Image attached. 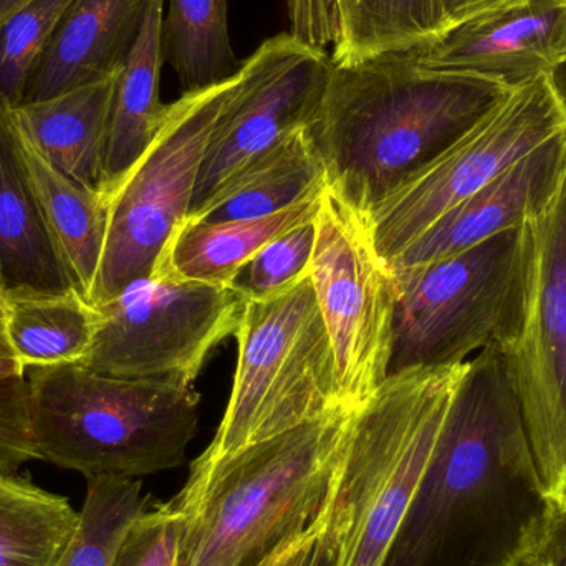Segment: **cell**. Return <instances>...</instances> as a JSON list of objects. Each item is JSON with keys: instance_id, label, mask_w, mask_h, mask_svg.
<instances>
[{"instance_id": "obj_11", "label": "cell", "mask_w": 566, "mask_h": 566, "mask_svg": "<svg viewBox=\"0 0 566 566\" xmlns=\"http://www.w3.org/2000/svg\"><path fill=\"white\" fill-rule=\"evenodd\" d=\"M245 300L239 285L138 279L96 306L98 332L80 365L192 386L218 346L238 332Z\"/></svg>"}, {"instance_id": "obj_15", "label": "cell", "mask_w": 566, "mask_h": 566, "mask_svg": "<svg viewBox=\"0 0 566 566\" xmlns=\"http://www.w3.org/2000/svg\"><path fill=\"white\" fill-rule=\"evenodd\" d=\"M565 165L566 132H562L446 212L389 262V271L424 268L461 254L502 232L522 228L551 201Z\"/></svg>"}, {"instance_id": "obj_4", "label": "cell", "mask_w": 566, "mask_h": 566, "mask_svg": "<svg viewBox=\"0 0 566 566\" xmlns=\"http://www.w3.org/2000/svg\"><path fill=\"white\" fill-rule=\"evenodd\" d=\"M465 366L389 375L353 409L318 522L338 566H385Z\"/></svg>"}, {"instance_id": "obj_21", "label": "cell", "mask_w": 566, "mask_h": 566, "mask_svg": "<svg viewBox=\"0 0 566 566\" xmlns=\"http://www.w3.org/2000/svg\"><path fill=\"white\" fill-rule=\"evenodd\" d=\"M163 19L165 0H151L138 40L119 73L103 158L105 185L99 192L112 188L142 158L168 115L169 105L159 96L166 62Z\"/></svg>"}, {"instance_id": "obj_10", "label": "cell", "mask_w": 566, "mask_h": 566, "mask_svg": "<svg viewBox=\"0 0 566 566\" xmlns=\"http://www.w3.org/2000/svg\"><path fill=\"white\" fill-rule=\"evenodd\" d=\"M310 279L332 339L339 396L359 408L389 378L398 292L366 214L326 186Z\"/></svg>"}, {"instance_id": "obj_24", "label": "cell", "mask_w": 566, "mask_h": 566, "mask_svg": "<svg viewBox=\"0 0 566 566\" xmlns=\"http://www.w3.org/2000/svg\"><path fill=\"white\" fill-rule=\"evenodd\" d=\"M336 65L409 52L449 29L448 0H339Z\"/></svg>"}, {"instance_id": "obj_2", "label": "cell", "mask_w": 566, "mask_h": 566, "mask_svg": "<svg viewBox=\"0 0 566 566\" xmlns=\"http://www.w3.org/2000/svg\"><path fill=\"white\" fill-rule=\"evenodd\" d=\"M352 411L342 409L216 461L196 459L176 495L179 566H255L318 525Z\"/></svg>"}, {"instance_id": "obj_17", "label": "cell", "mask_w": 566, "mask_h": 566, "mask_svg": "<svg viewBox=\"0 0 566 566\" xmlns=\"http://www.w3.org/2000/svg\"><path fill=\"white\" fill-rule=\"evenodd\" d=\"M323 191L265 218L228 222L186 218L166 242L149 275L172 282L238 285L249 262L269 242L315 221Z\"/></svg>"}, {"instance_id": "obj_35", "label": "cell", "mask_w": 566, "mask_h": 566, "mask_svg": "<svg viewBox=\"0 0 566 566\" xmlns=\"http://www.w3.org/2000/svg\"><path fill=\"white\" fill-rule=\"evenodd\" d=\"M507 2H512V0H448L449 29L478 15V13L504 6Z\"/></svg>"}, {"instance_id": "obj_27", "label": "cell", "mask_w": 566, "mask_h": 566, "mask_svg": "<svg viewBox=\"0 0 566 566\" xmlns=\"http://www.w3.org/2000/svg\"><path fill=\"white\" fill-rule=\"evenodd\" d=\"M138 479H86V497L72 541L56 566H112L126 531L149 509Z\"/></svg>"}, {"instance_id": "obj_9", "label": "cell", "mask_w": 566, "mask_h": 566, "mask_svg": "<svg viewBox=\"0 0 566 566\" xmlns=\"http://www.w3.org/2000/svg\"><path fill=\"white\" fill-rule=\"evenodd\" d=\"M562 132L566 106L551 75L514 90L471 132L366 212L382 261H395L446 212Z\"/></svg>"}, {"instance_id": "obj_22", "label": "cell", "mask_w": 566, "mask_h": 566, "mask_svg": "<svg viewBox=\"0 0 566 566\" xmlns=\"http://www.w3.org/2000/svg\"><path fill=\"white\" fill-rule=\"evenodd\" d=\"M15 123L20 151L46 231L70 282L90 300L105 248V199L102 192L83 188L53 168Z\"/></svg>"}, {"instance_id": "obj_16", "label": "cell", "mask_w": 566, "mask_h": 566, "mask_svg": "<svg viewBox=\"0 0 566 566\" xmlns=\"http://www.w3.org/2000/svg\"><path fill=\"white\" fill-rule=\"evenodd\" d=\"M151 0H75L36 65L25 103L122 72Z\"/></svg>"}, {"instance_id": "obj_32", "label": "cell", "mask_w": 566, "mask_h": 566, "mask_svg": "<svg viewBox=\"0 0 566 566\" xmlns=\"http://www.w3.org/2000/svg\"><path fill=\"white\" fill-rule=\"evenodd\" d=\"M494 566H566V507L544 504Z\"/></svg>"}, {"instance_id": "obj_14", "label": "cell", "mask_w": 566, "mask_h": 566, "mask_svg": "<svg viewBox=\"0 0 566 566\" xmlns=\"http://www.w3.org/2000/svg\"><path fill=\"white\" fill-rule=\"evenodd\" d=\"M409 52L421 69L517 90L565 62L566 0H512Z\"/></svg>"}, {"instance_id": "obj_29", "label": "cell", "mask_w": 566, "mask_h": 566, "mask_svg": "<svg viewBox=\"0 0 566 566\" xmlns=\"http://www.w3.org/2000/svg\"><path fill=\"white\" fill-rule=\"evenodd\" d=\"M36 458L30 431L29 378L7 335L6 293L0 286V474H15Z\"/></svg>"}, {"instance_id": "obj_3", "label": "cell", "mask_w": 566, "mask_h": 566, "mask_svg": "<svg viewBox=\"0 0 566 566\" xmlns=\"http://www.w3.org/2000/svg\"><path fill=\"white\" fill-rule=\"evenodd\" d=\"M512 495L542 499L524 416L497 346L455 386L434 452L385 566H438L472 525Z\"/></svg>"}, {"instance_id": "obj_38", "label": "cell", "mask_w": 566, "mask_h": 566, "mask_svg": "<svg viewBox=\"0 0 566 566\" xmlns=\"http://www.w3.org/2000/svg\"><path fill=\"white\" fill-rule=\"evenodd\" d=\"M29 2L30 0H0V25Z\"/></svg>"}, {"instance_id": "obj_13", "label": "cell", "mask_w": 566, "mask_h": 566, "mask_svg": "<svg viewBox=\"0 0 566 566\" xmlns=\"http://www.w3.org/2000/svg\"><path fill=\"white\" fill-rule=\"evenodd\" d=\"M332 66L326 50L290 32L265 40L242 62L212 128L189 214L255 156L312 125Z\"/></svg>"}, {"instance_id": "obj_20", "label": "cell", "mask_w": 566, "mask_h": 566, "mask_svg": "<svg viewBox=\"0 0 566 566\" xmlns=\"http://www.w3.org/2000/svg\"><path fill=\"white\" fill-rule=\"evenodd\" d=\"M325 188V166L308 128H298L242 166L188 218L206 222L265 218Z\"/></svg>"}, {"instance_id": "obj_31", "label": "cell", "mask_w": 566, "mask_h": 566, "mask_svg": "<svg viewBox=\"0 0 566 566\" xmlns=\"http://www.w3.org/2000/svg\"><path fill=\"white\" fill-rule=\"evenodd\" d=\"M315 239V221L285 232L258 252L244 269L248 279L238 285L249 296H269L300 281L308 274Z\"/></svg>"}, {"instance_id": "obj_36", "label": "cell", "mask_w": 566, "mask_h": 566, "mask_svg": "<svg viewBox=\"0 0 566 566\" xmlns=\"http://www.w3.org/2000/svg\"><path fill=\"white\" fill-rule=\"evenodd\" d=\"M305 537L306 535H303V537L296 538V541L283 545V547L277 548V551H275L274 554L269 555V557L265 558L264 562H261V564L255 566H282L283 562H285L286 558H289L290 555L293 554V551H295V548L298 547L300 542H302L303 538Z\"/></svg>"}, {"instance_id": "obj_23", "label": "cell", "mask_w": 566, "mask_h": 566, "mask_svg": "<svg viewBox=\"0 0 566 566\" xmlns=\"http://www.w3.org/2000/svg\"><path fill=\"white\" fill-rule=\"evenodd\" d=\"M7 335L23 368L75 365L88 356L99 312L75 286L3 290Z\"/></svg>"}, {"instance_id": "obj_7", "label": "cell", "mask_w": 566, "mask_h": 566, "mask_svg": "<svg viewBox=\"0 0 566 566\" xmlns=\"http://www.w3.org/2000/svg\"><path fill=\"white\" fill-rule=\"evenodd\" d=\"M527 222L475 248L392 272L398 292L389 375L461 365L475 349L502 352L524 322Z\"/></svg>"}, {"instance_id": "obj_12", "label": "cell", "mask_w": 566, "mask_h": 566, "mask_svg": "<svg viewBox=\"0 0 566 566\" xmlns=\"http://www.w3.org/2000/svg\"><path fill=\"white\" fill-rule=\"evenodd\" d=\"M524 322L505 349L541 481L542 501L566 507V165L551 201L527 221Z\"/></svg>"}, {"instance_id": "obj_37", "label": "cell", "mask_w": 566, "mask_h": 566, "mask_svg": "<svg viewBox=\"0 0 566 566\" xmlns=\"http://www.w3.org/2000/svg\"><path fill=\"white\" fill-rule=\"evenodd\" d=\"M551 78L566 106V60L560 65L555 66L554 72L551 73Z\"/></svg>"}, {"instance_id": "obj_28", "label": "cell", "mask_w": 566, "mask_h": 566, "mask_svg": "<svg viewBox=\"0 0 566 566\" xmlns=\"http://www.w3.org/2000/svg\"><path fill=\"white\" fill-rule=\"evenodd\" d=\"M75 0H30L0 25V95L22 105L27 86Z\"/></svg>"}, {"instance_id": "obj_34", "label": "cell", "mask_w": 566, "mask_h": 566, "mask_svg": "<svg viewBox=\"0 0 566 566\" xmlns=\"http://www.w3.org/2000/svg\"><path fill=\"white\" fill-rule=\"evenodd\" d=\"M282 566H338L335 552L318 525L300 542Z\"/></svg>"}, {"instance_id": "obj_8", "label": "cell", "mask_w": 566, "mask_h": 566, "mask_svg": "<svg viewBox=\"0 0 566 566\" xmlns=\"http://www.w3.org/2000/svg\"><path fill=\"white\" fill-rule=\"evenodd\" d=\"M238 73L171 103L142 158L102 192L108 221L90 295L93 305H103L129 283L148 277L166 242L188 218L212 128Z\"/></svg>"}, {"instance_id": "obj_25", "label": "cell", "mask_w": 566, "mask_h": 566, "mask_svg": "<svg viewBox=\"0 0 566 566\" xmlns=\"http://www.w3.org/2000/svg\"><path fill=\"white\" fill-rule=\"evenodd\" d=\"M78 521L69 499L0 474V566H56Z\"/></svg>"}, {"instance_id": "obj_33", "label": "cell", "mask_w": 566, "mask_h": 566, "mask_svg": "<svg viewBox=\"0 0 566 566\" xmlns=\"http://www.w3.org/2000/svg\"><path fill=\"white\" fill-rule=\"evenodd\" d=\"M290 33L326 50L339 36V0H285Z\"/></svg>"}, {"instance_id": "obj_5", "label": "cell", "mask_w": 566, "mask_h": 566, "mask_svg": "<svg viewBox=\"0 0 566 566\" xmlns=\"http://www.w3.org/2000/svg\"><path fill=\"white\" fill-rule=\"evenodd\" d=\"M36 458L86 479H138L179 468L198 432L201 396L163 379L85 366L27 371Z\"/></svg>"}, {"instance_id": "obj_1", "label": "cell", "mask_w": 566, "mask_h": 566, "mask_svg": "<svg viewBox=\"0 0 566 566\" xmlns=\"http://www.w3.org/2000/svg\"><path fill=\"white\" fill-rule=\"evenodd\" d=\"M512 92L478 76L421 69L411 52L333 63L308 126L326 186L366 214Z\"/></svg>"}, {"instance_id": "obj_6", "label": "cell", "mask_w": 566, "mask_h": 566, "mask_svg": "<svg viewBox=\"0 0 566 566\" xmlns=\"http://www.w3.org/2000/svg\"><path fill=\"white\" fill-rule=\"evenodd\" d=\"M234 336V385L201 461L226 458L346 409L310 271L274 295H248Z\"/></svg>"}, {"instance_id": "obj_30", "label": "cell", "mask_w": 566, "mask_h": 566, "mask_svg": "<svg viewBox=\"0 0 566 566\" xmlns=\"http://www.w3.org/2000/svg\"><path fill=\"white\" fill-rule=\"evenodd\" d=\"M185 527L175 499L146 509L126 531L112 566H179Z\"/></svg>"}, {"instance_id": "obj_18", "label": "cell", "mask_w": 566, "mask_h": 566, "mask_svg": "<svg viewBox=\"0 0 566 566\" xmlns=\"http://www.w3.org/2000/svg\"><path fill=\"white\" fill-rule=\"evenodd\" d=\"M0 286H73L50 239L20 151L13 108L0 95Z\"/></svg>"}, {"instance_id": "obj_19", "label": "cell", "mask_w": 566, "mask_h": 566, "mask_svg": "<svg viewBox=\"0 0 566 566\" xmlns=\"http://www.w3.org/2000/svg\"><path fill=\"white\" fill-rule=\"evenodd\" d=\"M119 73L13 108L30 142L53 168L76 185L102 191L109 112Z\"/></svg>"}, {"instance_id": "obj_26", "label": "cell", "mask_w": 566, "mask_h": 566, "mask_svg": "<svg viewBox=\"0 0 566 566\" xmlns=\"http://www.w3.org/2000/svg\"><path fill=\"white\" fill-rule=\"evenodd\" d=\"M229 0H168L163 50L182 90L196 92L234 76L242 62L229 33Z\"/></svg>"}]
</instances>
